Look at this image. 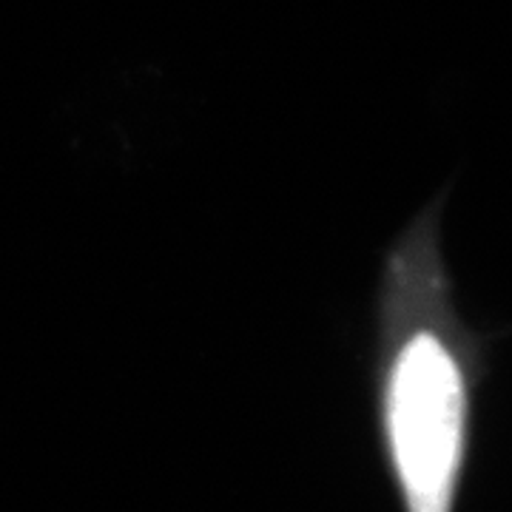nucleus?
Listing matches in <instances>:
<instances>
[{
	"label": "nucleus",
	"mask_w": 512,
	"mask_h": 512,
	"mask_svg": "<svg viewBox=\"0 0 512 512\" xmlns=\"http://www.w3.org/2000/svg\"><path fill=\"white\" fill-rule=\"evenodd\" d=\"M464 379L433 333L413 336L387 382V436L410 512H450L464 450Z\"/></svg>",
	"instance_id": "f257e3e1"
}]
</instances>
